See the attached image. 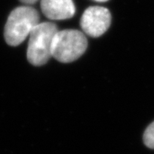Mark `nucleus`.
Instances as JSON below:
<instances>
[{
    "instance_id": "f257e3e1",
    "label": "nucleus",
    "mask_w": 154,
    "mask_h": 154,
    "mask_svg": "<svg viewBox=\"0 0 154 154\" xmlns=\"http://www.w3.org/2000/svg\"><path fill=\"white\" fill-rule=\"evenodd\" d=\"M39 22V14L34 8L28 5L16 8L11 11L5 24L6 43L11 46L19 45Z\"/></svg>"
},
{
    "instance_id": "f03ea898",
    "label": "nucleus",
    "mask_w": 154,
    "mask_h": 154,
    "mask_svg": "<svg viewBox=\"0 0 154 154\" xmlns=\"http://www.w3.org/2000/svg\"><path fill=\"white\" fill-rule=\"evenodd\" d=\"M58 31L55 23L39 22L29 34L27 58L34 66L45 64L51 56V45L54 36Z\"/></svg>"
},
{
    "instance_id": "7ed1b4c3",
    "label": "nucleus",
    "mask_w": 154,
    "mask_h": 154,
    "mask_svg": "<svg viewBox=\"0 0 154 154\" xmlns=\"http://www.w3.org/2000/svg\"><path fill=\"white\" fill-rule=\"evenodd\" d=\"M85 34L75 29L57 31L51 45V56L61 63H71L85 53L88 48Z\"/></svg>"
},
{
    "instance_id": "20e7f679",
    "label": "nucleus",
    "mask_w": 154,
    "mask_h": 154,
    "mask_svg": "<svg viewBox=\"0 0 154 154\" xmlns=\"http://www.w3.org/2000/svg\"><path fill=\"white\" fill-rule=\"evenodd\" d=\"M111 16L109 10L101 6H92L84 11L81 19V27L88 36L97 38L109 29Z\"/></svg>"
},
{
    "instance_id": "39448f33",
    "label": "nucleus",
    "mask_w": 154,
    "mask_h": 154,
    "mask_svg": "<svg viewBox=\"0 0 154 154\" xmlns=\"http://www.w3.org/2000/svg\"><path fill=\"white\" fill-rule=\"evenodd\" d=\"M40 6L45 17L52 21L69 19L75 14L73 0H41Z\"/></svg>"
},
{
    "instance_id": "423d86ee",
    "label": "nucleus",
    "mask_w": 154,
    "mask_h": 154,
    "mask_svg": "<svg viewBox=\"0 0 154 154\" xmlns=\"http://www.w3.org/2000/svg\"><path fill=\"white\" fill-rule=\"evenodd\" d=\"M144 142L149 148L154 149V122H152L144 133Z\"/></svg>"
},
{
    "instance_id": "0eeeda50",
    "label": "nucleus",
    "mask_w": 154,
    "mask_h": 154,
    "mask_svg": "<svg viewBox=\"0 0 154 154\" xmlns=\"http://www.w3.org/2000/svg\"><path fill=\"white\" fill-rule=\"evenodd\" d=\"M20 1L25 5H33V4L37 3L38 0H20Z\"/></svg>"
},
{
    "instance_id": "6e6552de",
    "label": "nucleus",
    "mask_w": 154,
    "mask_h": 154,
    "mask_svg": "<svg viewBox=\"0 0 154 154\" xmlns=\"http://www.w3.org/2000/svg\"><path fill=\"white\" fill-rule=\"evenodd\" d=\"M94 1H96V2H106L108 0H94Z\"/></svg>"
}]
</instances>
